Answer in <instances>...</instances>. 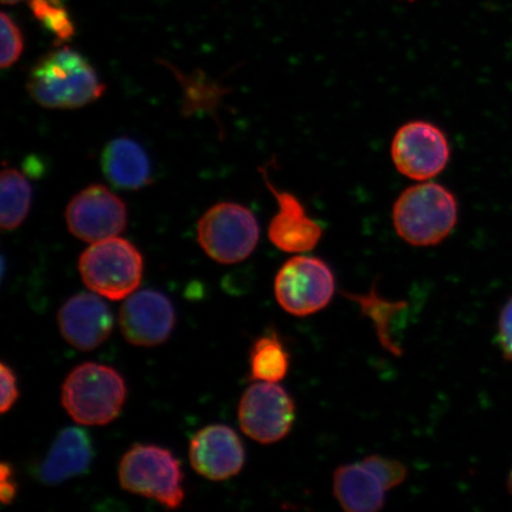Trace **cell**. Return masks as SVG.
Segmentation results:
<instances>
[{
  "label": "cell",
  "mask_w": 512,
  "mask_h": 512,
  "mask_svg": "<svg viewBox=\"0 0 512 512\" xmlns=\"http://www.w3.org/2000/svg\"><path fill=\"white\" fill-rule=\"evenodd\" d=\"M105 89L92 64L68 47L42 57L28 78L31 98L53 110H73L92 104Z\"/></svg>",
  "instance_id": "obj_1"
},
{
  "label": "cell",
  "mask_w": 512,
  "mask_h": 512,
  "mask_svg": "<svg viewBox=\"0 0 512 512\" xmlns=\"http://www.w3.org/2000/svg\"><path fill=\"white\" fill-rule=\"evenodd\" d=\"M458 219L456 196L434 182L425 181L407 188L393 207L395 232L414 247L439 245L451 235Z\"/></svg>",
  "instance_id": "obj_2"
},
{
  "label": "cell",
  "mask_w": 512,
  "mask_h": 512,
  "mask_svg": "<svg viewBox=\"0 0 512 512\" xmlns=\"http://www.w3.org/2000/svg\"><path fill=\"white\" fill-rule=\"evenodd\" d=\"M127 388L117 370L98 363H83L62 386V405L83 426H104L117 419L125 405Z\"/></svg>",
  "instance_id": "obj_3"
},
{
  "label": "cell",
  "mask_w": 512,
  "mask_h": 512,
  "mask_svg": "<svg viewBox=\"0 0 512 512\" xmlns=\"http://www.w3.org/2000/svg\"><path fill=\"white\" fill-rule=\"evenodd\" d=\"M181 463L169 450L155 445H136L119 465L121 488L131 494L155 499L175 510L184 502Z\"/></svg>",
  "instance_id": "obj_4"
},
{
  "label": "cell",
  "mask_w": 512,
  "mask_h": 512,
  "mask_svg": "<svg viewBox=\"0 0 512 512\" xmlns=\"http://www.w3.org/2000/svg\"><path fill=\"white\" fill-rule=\"evenodd\" d=\"M79 271L89 290L110 300H123L142 283L144 261L133 243L113 236L94 242L82 253Z\"/></svg>",
  "instance_id": "obj_5"
},
{
  "label": "cell",
  "mask_w": 512,
  "mask_h": 512,
  "mask_svg": "<svg viewBox=\"0 0 512 512\" xmlns=\"http://www.w3.org/2000/svg\"><path fill=\"white\" fill-rule=\"evenodd\" d=\"M198 242L211 259L238 264L258 245L260 228L255 215L241 204L222 202L210 208L197 226Z\"/></svg>",
  "instance_id": "obj_6"
},
{
  "label": "cell",
  "mask_w": 512,
  "mask_h": 512,
  "mask_svg": "<svg viewBox=\"0 0 512 512\" xmlns=\"http://www.w3.org/2000/svg\"><path fill=\"white\" fill-rule=\"evenodd\" d=\"M336 279L331 267L317 256L299 254L287 260L274 281L281 309L294 317L322 311L335 296Z\"/></svg>",
  "instance_id": "obj_7"
},
{
  "label": "cell",
  "mask_w": 512,
  "mask_h": 512,
  "mask_svg": "<svg viewBox=\"0 0 512 512\" xmlns=\"http://www.w3.org/2000/svg\"><path fill=\"white\" fill-rule=\"evenodd\" d=\"M296 413L290 393L272 382L254 383L243 393L238 409L241 431L262 445L285 439L296 422Z\"/></svg>",
  "instance_id": "obj_8"
},
{
  "label": "cell",
  "mask_w": 512,
  "mask_h": 512,
  "mask_svg": "<svg viewBox=\"0 0 512 512\" xmlns=\"http://www.w3.org/2000/svg\"><path fill=\"white\" fill-rule=\"evenodd\" d=\"M396 170L413 181L425 182L446 169L451 147L446 134L425 120L409 121L396 131L390 146Z\"/></svg>",
  "instance_id": "obj_9"
},
{
  "label": "cell",
  "mask_w": 512,
  "mask_h": 512,
  "mask_svg": "<svg viewBox=\"0 0 512 512\" xmlns=\"http://www.w3.org/2000/svg\"><path fill=\"white\" fill-rule=\"evenodd\" d=\"M66 221L69 232L86 242H98L117 236L126 227L127 209L120 197L104 185L83 189L68 204Z\"/></svg>",
  "instance_id": "obj_10"
},
{
  "label": "cell",
  "mask_w": 512,
  "mask_h": 512,
  "mask_svg": "<svg viewBox=\"0 0 512 512\" xmlns=\"http://www.w3.org/2000/svg\"><path fill=\"white\" fill-rule=\"evenodd\" d=\"M176 325V312L163 293L144 290L127 297L119 312L121 334L137 347H157L168 341Z\"/></svg>",
  "instance_id": "obj_11"
},
{
  "label": "cell",
  "mask_w": 512,
  "mask_h": 512,
  "mask_svg": "<svg viewBox=\"0 0 512 512\" xmlns=\"http://www.w3.org/2000/svg\"><path fill=\"white\" fill-rule=\"evenodd\" d=\"M266 171L260 169L267 188L278 203V213L270 223L268 238L285 253L303 254L313 251L323 238L322 224L307 214L304 204L296 195L274 187Z\"/></svg>",
  "instance_id": "obj_12"
},
{
  "label": "cell",
  "mask_w": 512,
  "mask_h": 512,
  "mask_svg": "<svg viewBox=\"0 0 512 512\" xmlns=\"http://www.w3.org/2000/svg\"><path fill=\"white\" fill-rule=\"evenodd\" d=\"M189 457L198 475L221 482L239 475L246 453L232 428L213 425L204 427L191 439Z\"/></svg>",
  "instance_id": "obj_13"
},
{
  "label": "cell",
  "mask_w": 512,
  "mask_h": 512,
  "mask_svg": "<svg viewBox=\"0 0 512 512\" xmlns=\"http://www.w3.org/2000/svg\"><path fill=\"white\" fill-rule=\"evenodd\" d=\"M57 323L64 341L80 351H92L111 336L114 319L99 296L80 293L63 304Z\"/></svg>",
  "instance_id": "obj_14"
},
{
  "label": "cell",
  "mask_w": 512,
  "mask_h": 512,
  "mask_svg": "<svg viewBox=\"0 0 512 512\" xmlns=\"http://www.w3.org/2000/svg\"><path fill=\"white\" fill-rule=\"evenodd\" d=\"M94 458L88 433L79 427L63 430L48 452L38 470L41 482L57 485L87 472Z\"/></svg>",
  "instance_id": "obj_15"
},
{
  "label": "cell",
  "mask_w": 512,
  "mask_h": 512,
  "mask_svg": "<svg viewBox=\"0 0 512 512\" xmlns=\"http://www.w3.org/2000/svg\"><path fill=\"white\" fill-rule=\"evenodd\" d=\"M332 490L336 501L347 512H377L386 503L387 490L363 463L338 467Z\"/></svg>",
  "instance_id": "obj_16"
},
{
  "label": "cell",
  "mask_w": 512,
  "mask_h": 512,
  "mask_svg": "<svg viewBox=\"0 0 512 512\" xmlns=\"http://www.w3.org/2000/svg\"><path fill=\"white\" fill-rule=\"evenodd\" d=\"M102 170L115 187L142 189L151 182V163L145 150L128 138H118L102 153Z\"/></svg>",
  "instance_id": "obj_17"
},
{
  "label": "cell",
  "mask_w": 512,
  "mask_h": 512,
  "mask_svg": "<svg viewBox=\"0 0 512 512\" xmlns=\"http://www.w3.org/2000/svg\"><path fill=\"white\" fill-rule=\"evenodd\" d=\"M290 363V352L274 331L256 339L249 352V369L254 381H283L290 370Z\"/></svg>",
  "instance_id": "obj_18"
},
{
  "label": "cell",
  "mask_w": 512,
  "mask_h": 512,
  "mask_svg": "<svg viewBox=\"0 0 512 512\" xmlns=\"http://www.w3.org/2000/svg\"><path fill=\"white\" fill-rule=\"evenodd\" d=\"M2 206H0V226L4 230H14L21 226L29 214L31 187L28 179L16 169H4L0 178Z\"/></svg>",
  "instance_id": "obj_19"
},
{
  "label": "cell",
  "mask_w": 512,
  "mask_h": 512,
  "mask_svg": "<svg viewBox=\"0 0 512 512\" xmlns=\"http://www.w3.org/2000/svg\"><path fill=\"white\" fill-rule=\"evenodd\" d=\"M29 5L37 21L41 22L57 41L64 42L74 36L72 17L62 0H30Z\"/></svg>",
  "instance_id": "obj_20"
},
{
  "label": "cell",
  "mask_w": 512,
  "mask_h": 512,
  "mask_svg": "<svg viewBox=\"0 0 512 512\" xmlns=\"http://www.w3.org/2000/svg\"><path fill=\"white\" fill-rule=\"evenodd\" d=\"M362 463L380 479L387 491L398 488L408 476L406 465L399 462V460L369 456Z\"/></svg>",
  "instance_id": "obj_21"
},
{
  "label": "cell",
  "mask_w": 512,
  "mask_h": 512,
  "mask_svg": "<svg viewBox=\"0 0 512 512\" xmlns=\"http://www.w3.org/2000/svg\"><path fill=\"white\" fill-rule=\"evenodd\" d=\"M24 49V38L21 29L5 12L2 14V53L0 66L9 68L15 64Z\"/></svg>",
  "instance_id": "obj_22"
},
{
  "label": "cell",
  "mask_w": 512,
  "mask_h": 512,
  "mask_svg": "<svg viewBox=\"0 0 512 512\" xmlns=\"http://www.w3.org/2000/svg\"><path fill=\"white\" fill-rule=\"evenodd\" d=\"M498 343L501 345L505 360L512 362V297L499 316Z\"/></svg>",
  "instance_id": "obj_23"
},
{
  "label": "cell",
  "mask_w": 512,
  "mask_h": 512,
  "mask_svg": "<svg viewBox=\"0 0 512 512\" xmlns=\"http://www.w3.org/2000/svg\"><path fill=\"white\" fill-rule=\"evenodd\" d=\"M0 375H2V403H0V411L2 413L9 412L18 400L19 390L17 377L10 367L2 363L0 367Z\"/></svg>",
  "instance_id": "obj_24"
},
{
  "label": "cell",
  "mask_w": 512,
  "mask_h": 512,
  "mask_svg": "<svg viewBox=\"0 0 512 512\" xmlns=\"http://www.w3.org/2000/svg\"><path fill=\"white\" fill-rule=\"evenodd\" d=\"M14 475V469L10 464L3 463L0 465V501L4 505L14 502L17 496L18 488Z\"/></svg>",
  "instance_id": "obj_25"
},
{
  "label": "cell",
  "mask_w": 512,
  "mask_h": 512,
  "mask_svg": "<svg viewBox=\"0 0 512 512\" xmlns=\"http://www.w3.org/2000/svg\"><path fill=\"white\" fill-rule=\"evenodd\" d=\"M508 489H509V492L512 496V470L510 472V475H509V479H508Z\"/></svg>",
  "instance_id": "obj_26"
},
{
  "label": "cell",
  "mask_w": 512,
  "mask_h": 512,
  "mask_svg": "<svg viewBox=\"0 0 512 512\" xmlns=\"http://www.w3.org/2000/svg\"><path fill=\"white\" fill-rule=\"evenodd\" d=\"M4 4H16L22 2V0H2Z\"/></svg>",
  "instance_id": "obj_27"
}]
</instances>
